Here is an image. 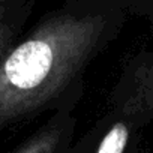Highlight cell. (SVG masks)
Segmentation results:
<instances>
[{
  "label": "cell",
  "instance_id": "obj_1",
  "mask_svg": "<svg viewBox=\"0 0 153 153\" xmlns=\"http://www.w3.org/2000/svg\"><path fill=\"white\" fill-rule=\"evenodd\" d=\"M104 29L102 15H60L9 51L0 63V126L57 98L84 68Z\"/></svg>",
  "mask_w": 153,
  "mask_h": 153
},
{
  "label": "cell",
  "instance_id": "obj_2",
  "mask_svg": "<svg viewBox=\"0 0 153 153\" xmlns=\"http://www.w3.org/2000/svg\"><path fill=\"white\" fill-rule=\"evenodd\" d=\"M131 96L123 102L122 111L126 114L143 113L153 108V65L138 74Z\"/></svg>",
  "mask_w": 153,
  "mask_h": 153
},
{
  "label": "cell",
  "instance_id": "obj_3",
  "mask_svg": "<svg viewBox=\"0 0 153 153\" xmlns=\"http://www.w3.org/2000/svg\"><path fill=\"white\" fill-rule=\"evenodd\" d=\"M129 137V129L125 123L117 122L102 138L96 153H123Z\"/></svg>",
  "mask_w": 153,
  "mask_h": 153
},
{
  "label": "cell",
  "instance_id": "obj_4",
  "mask_svg": "<svg viewBox=\"0 0 153 153\" xmlns=\"http://www.w3.org/2000/svg\"><path fill=\"white\" fill-rule=\"evenodd\" d=\"M60 138L59 129H50L47 132H42L35 140H32L21 152L18 153H54Z\"/></svg>",
  "mask_w": 153,
  "mask_h": 153
},
{
  "label": "cell",
  "instance_id": "obj_5",
  "mask_svg": "<svg viewBox=\"0 0 153 153\" xmlns=\"http://www.w3.org/2000/svg\"><path fill=\"white\" fill-rule=\"evenodd\" d=\"M9 41H11V30H9L8 24L3 21L2 12H0V63L8 56Z\"/></svg>",
  "mask_w": 153,
  "mask_h": 153
}]
</instances>
